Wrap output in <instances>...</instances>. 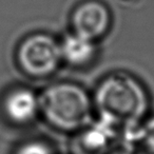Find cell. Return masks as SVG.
I'll list each match as a JSON object with an SVG mask.
<instances>
[{
	"label": "cell",
	"mask_w": 154,
	"mask_h": 154,
	"mask_svg": "<svg viewBox=\"0 0 154 154\" xmlns=\"http://www.w3.org/2000/svg\"><path fill=\"white\" fill-rule=\"evenodd\" d=\"M96 103L103 118L117 125H132L146 113L148 99L134 78L126 73H115L98 87Z\"/></svg>",
	"instance_id": "6da1fadb"
},
{
	"label": "cell",
	"mask_w": 154,
	"mask_h": 154,
	"mask_svg": "<svg viewBox=\"0 0 154 154\" xmlns=\"http://www.w3.org/2000/svg\"><path fill=\"white\" fill-rule=\"evenodd\" d=\"M45 118L62 130H75L87 125L91 106L88 95L79 87L58 84L48 88L39 99Z\"/></svg>",
	"instance_id": "7a4b0ae2"
},
{
	"label": "cell",
	"mask_w": 154,
	"mask_h": 154,
	"mask_svg": "<svg viewBox=\"0 0 154 154\" xmlns=\"http://www.w3.org/2000/svg\"><path fill=\"white\" fill-rule=\"evenodd\" d=\"M60 59V45L48 35L37 34L28 37L18 50L20 66L33 76L51 74L57 69Z\"/></svg>",
	"instance_id": "3957f363"
},
{
	"label": "cell",
	"mask_w": 154,
	"mask_h": 154,
	"mask_svg": "<svg viewBox=\"0 0 154 154\" xmlns=\"http://www.w3.org/2000/svg\"><path fill=\"white\" fill-rule=\"evenodd\" d=\"M110 12L103 3L90 0L75 9L72 15L74 33L91 40L100 37L110 26Z\"/></svg>",
	"instance_id": "277c9868"
},
{
	"label": "cell",
	"mask_w": 154,
	"mask_h": 154,
	"mask_svg": "<svg viewBox=\"0 0 154 154\" xmlns=\"http://www.w3.org/2000/svg\"><path fill=\"white\" fill-rule=\"evenodd\" d=\"M39 108V99L26 89L11 92L5 100V112L16 124H26L35 117Z\"/></svg>",
	"instance_id": "5b68a950"
},
{
	"label": "cell",
	"mask_w": 154,
	"mask_h": 154,
	"mask_svg": "<svg viewBox=\"0 0 154 154\" xmlns=\"http://www.w3.org/2000/svg\"><path fill=\"white\" fill-rule=\"evenodd\" d=\"M61 58L72 66H82L90 61L95 53L93 40L76 33L69 35L60 45Z\"/></svg>",
	"instance_id": "8992f818"
},
{
	"label": "cell",
	"mask_w": 154,
	"mask_h": 154,
	"mask_svg": "<svg viewBox=\"0 0 154 154\" xmlns=\"http://www.w3.org/2000/svg\"><path fill=\"white\" fill-rule=\"evenodd\" d=\"M115 122L103 118V120L87 131L84 136V143L91 150H103L107 148L112 137L114 136Z\"/></svg>",
	"instance_id": "52a82bcc"
},
{
	"label": "cell",
	"mask_w": 154,
	"mask_h": 154,
	"mask_svg": "<svg viewBox=\"0 0 154 154\" xmlns=\"http://www.w3.org/2000/svg\"><path fill=\"white\" fill-rule=\"evenodd\" d=\"M140 139L143 141L147 148L154 153V118H151L146 126L139 131Z\"/></svg>",
	"instance_id": "ba28073f"
},
{
	"label": "cell",
	"mask_w": 154,
	"mask_h": 154,
	"mask_svg": "<svg viewBox=\"0 0 154 154\" xmlns=\"http://www.w3.org/2000/svg\"><path fill=\"white\" fill-rule=\"evenodd\" d=\"M17 154H51V151L45 143L32 141L22 146L17 151Z\"/></svg>",
	"instance_id": "9c48e42d"
}]
</instances>
